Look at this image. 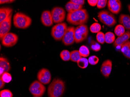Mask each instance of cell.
Listing matches in <instances>:
<instances>
[{
	"label": "cell",
	"instance_id": "cell-9",
	"mask_svg": "<svg viewBox=\"0 0 130 97\" xmlns=\"http://www.w3.org/2000/svg\"><path fill=\"white\" fill-rule=\"evenodd\" d=\"M18 40L17 35L13 33H8L2 38V44L6 47H11L17 44Z\"/></svg>",
	"mask_w": 130,
	"mask_h": 97
},
{
	"label": "cell",
	"instance_id": "cell-22",
	"mask_svg": "<svg viewBox=\"0 0 130 97\" xmlns=\"http://www.w3.org/2000/svg\"><path fill=\"white\" fill-rule=\"evenodd\" d=\"M115 40V34L111 32H109L105 34V42L106 43L111 44L114 42Z\"/></svg>",
	"mask_w": 130,
	"mask_h": 97
},
{
	"label": "cell",
	"instance_id": "cell-12",
	"mask_svg": "<svg viewBox=\"0 0 130 97\" xmlns=\"http://www.w3.org/2000/svg\"><path fill=\"white\" fill-rule=\"evenodd\" d=\"M12 13L6 20L0 23V38L2 40L4 36L8 33L11 28Z\"/></svg>",
	"mask_w": 130,
	"mask_h": 97
},
{
	"label": "cell",
	"instance_id": "cell-38",
	"mask_svg": "<svg viewBox=\"0 0 130 97\" xmlns=\"http://www.w3.org/2000/svg\"><path fill=\"white\" fill-rule=\"evenodd\" d=\"M5 82L2 80L1 78H0V89H2L4 88L5 86Z\"/></svg>",
	"mask_w": 130,
	"mask_h": 97
},
{
	"label": "cell",
	"instance_id": "cell-39",
	"mask_svg": "<svg viewBox=\"0 0 130 97\" xmlns=\"http://www.w3.org/2000/svg\"><path fill=\"white\" fill-rule=\"evenodd\" d=\"M4 73H5V72H4V69L0 67V75L1 76Z\"/></svg>",
	"mask_w": 130,
	"mask_h": 97
},
{
	"label": "cell",
	"instance_id": "cell-24",
	"mask_svg": "<svg viewBox=\"0 0 130 97\" xmlns=\"http://www.w3.org/2000/svg\"><path fill=\"white\" fill-rule=\"evenodd\" d=\"M114 32L116 35L120 37L125 33V28L121 25H118L115 27Z\"/></svg>",
	"mask_w": 130,
	"mask_h": 97
},
{
	"label": "cell",
	"instance_id": "cell-4",
	"mask_svg": "<svg viewBox=\"0 0 130 97\" xmlns=\"http://www.w3.org/2000/svg\"><path fill=\"white\" fill-rule=\"evenodd\" d=\"M98 17L100 22L109 27H113L117 23L116 17L107 10H103L98 13Z\"/></svg>",
	"mask_w": 130,
	"mask_h": 97
},
{
	"label": "cell",
	"instance_id": "cell-8",
	"mask_svg": "<svg viewBox=\"0 0 130 97\" xmlns=\"http://www.w3.org/2000/svg\"><path fill=\"white\" fill-rule=\"evenodd\" d=\"M54 23H62L66 18V12L63 8L56 7L53 9L51 11Z\"/></svg>",
	"mask_w": 130,
	"mask_h": 97
},
{
	"label": "cell",
	"instance_id": "cell-23",
	"mask_svg": "<svg viewBox=\"0 0 130 97\" xmlns=\"http://www.w3.org/2000/svg\"><path fill=\"white\" fill-rule=\"evenodd\" d=\"M82 57L79 51L74 50L71 52V60L72 62H77Z\"/></svg>",
	"mask_w": 130,
	"mask_h": 97
},
{
	"label": "cell",
	"instance_id": "cell-30",
	"mask_svg": "<svg viewBox=\"0 0 130 97\" xmlns=\"http://www.w3.org/2000/svg\"><path fill=\"white\" fill-rule=\"evenodd\" d=\"M90 45L91 49L94 51H99L101 49V46H100V44L98 42H96L95 41H92Z\"/></svg>",
	"mask_w": 130,
	"mask_h": 97
},
{
	"label": "cell",
	"instance_id": "cell-3",
	"mask_svg": "<svg viewBox=\"0 0 130 97\" xmlns=\"http://www.w3.org/2000/svg\"><path fill=\"white\" fill-rule=\"evenodd\" d=\"M32 22L31 18L23 13H17L13 17L14 25L17 28L26 29L30 26Z\"/></svg>",
	"mask_w": 130,
	"mask_h": 97
},
{
	"label": "cell",
	"instance_id": "cell-13",
	"mask_svg": "<svg viewBox=\"0 0 130 97\" xmlns=\"http://www.w3.org/2000/svg\"><path fill=\"white\" fill-rule=\"evenodd\" d=\"M108 7L111 13L117 14L120 12L122 9V3L120 0H109Z\"/></svg>",
	"mask_w": 130,
	"mask_h": 97
},
{
	"label": "cell",
	"instance_id": "cell-18",
	"mask_svg": "<svg viewBox=\"0 0 130 97\" xmlns=\"http://www.w3.org/2000/svg\"><path fill=\"white\" fill-rule=\"evenodd\" d=\"M13 11V9L9 8H1L0 9V23L6 20Z\"/></svg>",
	"mask_w": 130,
	"mask_h": 97
},
{
	"label": "cell",
	"instance_id": "cell-7",
	"mask_svg": "<svg viewBox=\"0 0 130 97\" xmlns=\"http://www.w3.org/2000/svg\"><path fill=\"white\" fill-rule=\"evenodd\" d=\"M29 90L34 96L41 97L46 91V88L43 84L40 82L35 81L30 85Z\"/></svg>",
	"mask_w": 130,
	"mask_h": 97
},
{
	"label": "cell",
	"instance_id": "cell-10",
	"mask_svg": "<svg viewBox=\"0 0 130 97\" xmlns=\"http://www.w3.org/2000/svg\"><path fill=\"white\" fill-rule=\"evenodd\" d=\"M75 28L74 27H68L65 33L62 41L65 46H71L75 42Z\"/></svg>",
	"mask_w": 130,
	"mask_h": 97
},
{
	"label": "cell",
	"instance_id": "cell-28",
	"mask_svg": "<svg viewBox=\"0 0 130 97\" xmlns=\"http://www.w3.org/2000/svg\"><path fill=\"white\" fill-rule=\"evenodd\" d=\"M101 25L99 23H95L92 24L90 27V30L91 32L97 33L100 32L101 30Z\"/></svg>",
	"mask_w": 130,
	"mask_h": 97
},
{
	"label": "cell",
	"instance_id": "cell-29",
	"mask_svg": "<svg viewBox=\"0 0 130 97\" xmlns=\"http://www.w3.org/2000/svg\"><path fill=\"white\" fill-rule=\"evenodd\" d=\"M0 78H1L2 80L5 83H8L12 80V76L11 74L8 72H5L3 74Z\"/></svg>",
	"mask_w": 130,
	"mask_h": 97
},
{
	"label": "cell",
	"instance_id": "cell-32",
	"mask_svg": "<svg viewBox=\"0 0 130 97\" xmlns=\"http://www.w3.org/2000/svg\"><path fill=\"white\" fill-rule=\"evenodd\" d=\"M1 97H13V94L8 89H4L0 92Z\"/></svg>",
	"mask_w": 130,
	"mask_h": 97
},
{
	"label": "cell",
	"instance_id": "cell-33",
	"mask_svg": "<svg viewBox=\"0 0 130 97\" xmlns=\"http://www.w3.org/2000/svg\"><path fill=\"white\" fill-rule=\"evenodd\" d=\"M88 62L90 65H94L98 64L99 62V59L95 56H92L88 58Z\"/></svg>",
	"mask_w": 130,
	"mask_h": 97
},
{
	"label": "cell",
	"instance_id": "cell-41",
	"mask_svg": "<svg viewBox=\"0 0 130 97\" xmlns=\"http://www.w3.org/2000/svg\"><path fill=\"white\" fill-rule=\"evenodd\" d=\"M33 97H39V96H34Z\"/></svg>",
	"mask_w": 130,
	"mask_h": 97
},
{
	"label": "cell",
	"instance_id": "cell-36",
	"mask_svg": "<svg viewBox=\"0 0 130 97\" xmlns=\"http://www.w3.org/2000/svg\"><path fill=\"white\" fill-rule=\"evenodd\" d=\"M88 3L92 6H95L97 5L98 0H88Z\"/></svg>",
	"mask_w": 130,
	"mask_h": 97
},
{
	"label": "cell",
	"instance_id": "cell-40",
	"mask_svg": "<svg viewBox=\"0 0 130 97\" xmlns=\"http://www.w3.org/2000/svg\"><path fill=\"white\" fill-rule=\"evenodd\" d=\"M128 8L129 12L130 13V4H129V5H128Z\"/></svg>",
	"mask_w": 130,
	"mask_h": 97
},
{
	"label": "cell",
	"instance_id": "cell-31",
	"mask_svg": "<svg viewBox=\"0 0 130 97\" xmlns=\"http://www.w3.org/2000/svg\"><path fill=\"white\" fill-rule=\"evenodd\" d=\"M96 39L99 43L101 44H104L105 42V34L102 32H99L97 33Z\"/></svg>",
	"mask_w": 130,
	"mask_h": 97
},
{
	"label": "cell",
	"instance_id": "cell-15",
	"mask_svg": "<svg viewBox=\"0 0 130 97\" xmlns=\"http://www.w3.org/2000/svg\"><path fill=\"white\" fill-rule=\"evenodd\" d=\"M112 68V62L110 60H108L103 62L101 68V71L102 75L106 77H108L111 73Z\"/></svg>",
	"mask_w": 130,
	"mask_h": 97
},
{
	"label": "cell",
	"instance_id": "cell-26",
	"mask_svg": "<svg viewBox=\"0 0 130 97\" xmlns=\"http://www.w3.org/2000/svg\"><path fill=\"white\" fill-rule=\"evenodd\" d=\"M88 61L85 57H82L77 62V65L80 68L84 69L87 67L88 65Z\"/></svg>",
	"mask_w": 130,
	"mask_h": 97
},
{
	"label": "cell",
	"instance_id": "cell-27",
	"mask_svg": "<svg viewBox=\"0 0 130 97\" xmlns=\"http://www.w3.org/2000/svg\"><path fill=\"white\" fill-rule=\"evenodd\" d=\"M60 57L64 61H69L71 60V52L68 50H63L60 52Z\"/></svg>",
	"mask_w": 130,
	"mask_h": 97
},
{
	"label": "cell",
	"instance_id": "cell-16",
	"mask_svg": "<svg viewBox=\"0 0 130 97\" xmlns=\"http://www.w3.org/2000/svg\"><path fill=\"white\" fill-rule=\"evenodd\" d=\"M130 38V31H127L125 32L124 34L122 35L119 37L113 43L114 46L117 47H122L125 43L127 41H128V39Z\"/></svg>",
	"mask_w": 130,
	"mask_h": 97
},
{
	"label": "cell",
	"instance_id": "cell-2",
	"mask_svg": "<svg viewBox=\"0 0 130 97\" xmlns=\"http://www.w3.org/2000/svg\"><path fill=\"white\" fill-rule=\"evenodd\" d=\"M65 90L64 82L60 79H54L48 87V95L49 97H61Z\"/></svg>",
	"mask_w": 130,
	"mask_h": 97
},
{
	"label": "cell",
	"instance_id": "cell-17",
	"mask_svg": "<svg viewBox=\"0 0 130 97\" xmlns=\"http://www.w3.org/2000/svg\"><path fill=\"white\" fill-rule=\"evenodd\" d=\"M119 22L125 29L130 30V16L127 14H120L119 17Z\"/></svg>",
	"mask_w": 130,
	"mask_h": 97
},
{
	"label": "cell",
	"instance_id": "cell-6",
	"mask_svg": "<svg viewBox=\"0 0 130 97\" xmlns=\"http://www.w3.org/2000/svg\"><path fill=\"white\" fill-rule=\"evenodd\" d=\"M88 28L86 25L78 26L75 28L74 32L75 42L79 43L86 40L88 35Z\"/></svg>",
	"mask_w": 130,
	"mask_h": 97
},
{
	"label": "cell",
	"instance_id": "cell-37",
	"mask_svg": "<svg viewBox=\"0 0 130 97\" xmlns=\"http://www.w3.org/2000/svg\"><path fill=\"white\" fill-rule=\"evenodd\" d=\"M15 1L13 0H1L0 1V4H2L5 3H11L14 2Z\"/></svg>",
	"mask_w": 130,
	"mask_h": 97
},
{
	"label": "cell",
	"instance_id": "cell-25",
	"mask_svg": "<svg viewBox=\"0 0 130 97\" xmlns=\"http://www.w3.org/2000/svg\"><path fill=\"white\" fill-rule=\"evenodd\" d=\"M80 55L83 57H87L90 54V51L87 47L85 46H82L79 48V50Z\"/></svg>",
	"mask_w": 130,
	"mask_h": 97
},
{
	"label": "cell",
	"instance_id": "cell-14",
	"mask_svg": "<svg viewBox=\"0 0 130 97\" xmlns=\"http://www.w3.org/2000/svg\"><path fill=\"white\" fill-rule=\"evenodd\" d=\"M41 21L46 27H51L53 25L54 21L50 11L47 10L43 12L41 16Z\"/></svg>",
	"mask_w": 130,
	"mask_h": 97
},
{
	"label": "cell",
	"instance_id": "cell-21",
	"mask_svg": "<svg viewBox=\"0 0 130 97\" xmlns=\"http://www.w3.org/2000/svg\"><path fill=\"white\" fill-rule=\"evenodd\" d=\"M0 66L4 69L5 72H8L11 70V66L8 61L4 57L0 58Z\"/></svg>",
	"mask_w": 130,
	"mask_h": 97
},
{
	"label": "cell",
	"instance_id": "cell-19",
	"mask_svg": "<svg viewBox=\"0 0 130 97\" xmlns=\"http://www.w3.org/2000/svg\"><path fill=\"white\" fill-rule=\"evenodd\" d=\"M83 8V6L75 4L71 1L68 2L65 6L66 9L69 13H73L74 12L82 9Z\"/></svg>",
	"mask_w": 130,
	"mask_h": 97
},
{
	"label": "cell",
	"instance_id": "cell-5",
	"mask_svg": "<svg viewBox=\"0 0 130 97\" xmlns=\"http://www.w3.org/2000/svg\"><path fill=\"white\" fill-rule=\"evenodd\" d=\"M68 28V25L66 23L57 24L52 28L51 35L56 41H61L62 39Z\"/></svg>",
	"mask_w": 130,
	"mask_h": 97
},
{
	"label": "cell",
	"instance_id": "cell-20",
	"mask_svg": "<svg viewBox=\"0 0 130 97\" xmlns=\"http://www.w3.org/2000/svg\"><path fill=\"white\" fill-rule=\"evenodd\" d=\"M121 51L125 56L130 59V41H127L122 46Z\"/></svg>",
	"mask_w": 130,
	"mask_h": 97
},
{
	"label": "cell",
	"instance_id": "cell-1",
	"mask_svg": "<svg viewBox=\"0 0 130 97\" xmlns=\"http://www.w3.org/2000/svg\"><path fill=\"white\" fill-rule=\"evenodd\" d=\"M89 15L87 11L84 9L78 10L73 13H68L67 16V22L74 25H85L88 22Z\"/></svg>",
	"mask_w": 130,
	"mask_h": 97
},
{
	"label": "cell",
	"instance_id": "cell-11",
	"mask_svg": "<svg viewBox=\"0 0 130 97\" xmlns=\"http://www.w3.org/2000/svg\"><path fill=\"white\" fill-rule=\"evenodd\" d=\"M39 81L44 85L49 84L52 77L50 71L48 69L42 68L38 72L37 75Z\"/></svg>",
	"mask_w": 130,
	"mask_h": 97
},
{
	"label": "cell",
	"instance_id": "cell-34",
	"mask_svg": "<svg viewBox=\"0 0 130 97\" xmlns=\"http://www.w3.org/2000/svg\"><path fill=\"white\" fill-rule=\"evenodd\" d=\"M108 2L107 0H98L97 3V8L98 9H102L105 8Z\"/></svg>",
	"mask_w": 130,
	"mask_h": 97
},
{
	"label": "cell",
	"instance_id": "cell-35",
	"mask_svg": "<svg viewBox=\"0 0 130 97\" xmlns=\"http://www.w3.org/2000/svg\"><path fill=\"white\" fill-rule=\"evenodd\" d=\"M70 1L73 3L81 6L84 5L85 3L84 0H71Z\"/></svg>",
	"mask_w": 130,
	"mask_h": 97
}]
</instances>
